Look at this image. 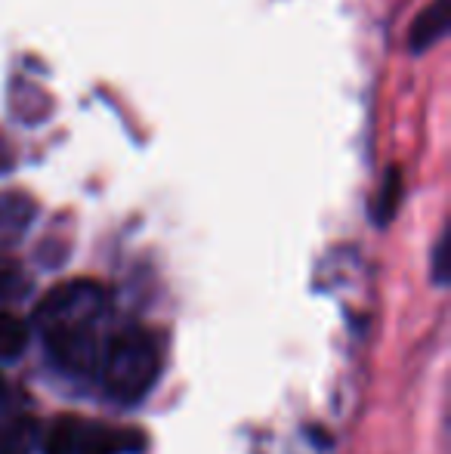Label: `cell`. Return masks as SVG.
<instances>
[{"instance_id":"cell-1","label":"cell","mask_w":451,"mask_h":454,"mask_svg":"<svg viewBox=\"0 0 451 454\" xmlns=\"http://www.w3.org/2000/svg\"><path fill=\"white\" fill-rule=\"evenodd\" d=\"M103 387L121 405H136L152 393L161 374V353L158 340L145 328H127L103 349L99 362Z\"/></svg>"},{"instance_id":"cell-2","label":"cell","mask_w":451,"mask_h":454,"mask_svg":"<svg viewBox=\"0 0 451 454\" xmlns=\"http://www.w3.org/2000/svg\"><path fill=\"white\" fill-rule=\"evenodd\" d=\"M105 312V287L90 278H74L53 287L35 306V328H66V325H99Z\"/></svg>"},{"instance_id":"cell-3","label":"cell","mask_w":451,"mask_h":454,"mask_svg":"<svg viewBox=\"0 0 451 454\" xmlns=\"http://www.w3.org/2000/svg\"><path fill=\"white\" fill-rule=\"evenodd\" d=\"M99 325H66V328H43V349L50 362L68 377H93L103 362V343L97 334Z\"/></svg>"},{"instance_id":"cell-4","label":"cell","mask_w":451,"mask_h":454,"mask_svg":"<svg viewBox=\"0 0 451 454\" xmlns=\"http://www.w3.org/2000/svg\"><path fill=\"white\" fill-rule=\"evenodd\" d=\"M451 28V0H433L427 4V10L411 22L408 31V50L415 56L427 53L430 47L442 41Z\"/></svg>"},{"instance_id":"cell-5","label":"cell","mask_w":451,"mask_h":454,"mask_svg":"<svg viewBox=\"0 0 451 454\" xmlns=\"http://www.w3.org/2000/svg\"><path fill=\"white\" fill-rule=\"evenodd\" d=\"M37 216V204L25 192H0V247L16 245L31 229Z\"/></svg>"},{"instance_id":"cell-6","label":"cell","mask_w":451,"mask_h":454,"mask_svg":"<svg viewBox=\"0 0 451 454\" xmlns=\"http://www.w3.org/2000/svg\"><path fill=\"white\" fill-rule=\"evenodd\" d=\"M87 433H90L87 420H78V418L53 420L41 442V454H84Z\"/></svg>"},{"instance_id":"cell-7","label":"cell","mask_w":451,"mask_h":454,"mask_svg":"<svg viewBox=\"0 0 451 454\" xmlns=\"http://www.w3.org/2000/svg\"><path fill=\"white\" fill-rule=\"evenodd\" d=\"M28 430L31 424L25 418V395L0 374V436H16Z\"/></svg>"},{"instance_id":"cell-8","label":"cell","mask_w":451,"mask_h":454,"mask_svg":"<svg viewBox=\"0 0 451 454\" xmlns=\"http://www.w3.org/2000/svg\"><path fill=\"white\" fill-rule=\"evenodd\" d=\"M402 192H405L402 170L390 168L384 174V180H380V189H377V195H374V201H371V223H374V226H386V223L396 216L399 204H402Z\"/></svg>"},{"instance_id":"cell-9","label":"cell","mask_w":451,"mask_h":454,"mask_svg":"<svg viewBox=\"0 0 451 454\" xmlns=\"http://www.w3.org/2000/svg\"><path fill=\"white\" fill-rule=\"evenodd\" d=\"M31 294V275L16 257L0 251V303H22Z\"/></svg>"},{"instance_id":"cell-10","label":"cell","mask_w":451,"mask_h":454,"mask_svg":"<svg viewBox=\"0 0 451 454\" xmlns=\"http://www.w3.org/2000/svg\"><path fill=\"white\" fill-rule=\"evenodd\" d=\"M28 322L12 316V312H0V362H16L28 349Z\"/></svg>"},{"instance_id":"cell-11","label":"cell","mask_w":451,"mask_h":454,"mask_svg":"<svg viewBox=\"0 0 451 454\" xmlns=\"http://www.w3.org/2000/svg\"><path fill=\"white\" fill-rule=\"evenodd\" d=\"M433 281L439 287L448 285V232H442L436 239V247H433Z\"/></svg>"},{"instance_id":"cell-12","label":"cell","mask_w":451,"mask_h":454,"mask_svg":"<svg viewBox=\"0 0 451 454\" xmlns=\"http://www.w3.org/2000/svg\"><path fill=\"white\" fill-rule=\"evenodd\" d=\"M31 449V430L16 433V436H0V454H28Z\"/></svg>"},{"instance_id":"cell-13","label":"cell","mask_w":451,"mask_h":454,"mask_svg":"<svg viewBox=\"0 0 451 454\" xmlns=\"http://www.w3.org/2000/svg\"><path fill=\"white\" fill-rule=\"evenodd\" d=\"M12 164H16V158H12L10 143H6V139L0 137V174H6V170H12Z\"/></svg>"}]
</instances>
